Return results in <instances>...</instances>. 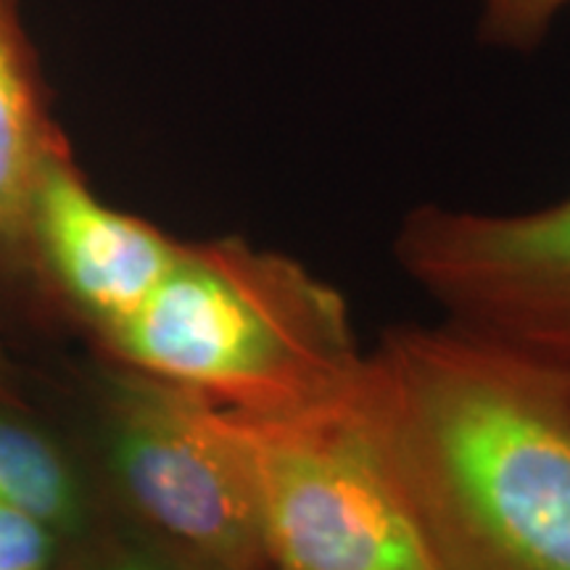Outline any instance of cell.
Listing matches in <instances>:
<instances>
[{"mask_svg":"<svg viewBox=\"0 0 570 570\" xmlns=\"http://www.w3.org/2000/svg\"><path fill=\"white\" fill-rule=\"evenodd\" d=\"M394 252L449 323L570 377V196L523 214L420 206Z\"/></svg>","mask_w":570,"mask_h":570,"instance_id":"5b68a950","label":"cell"},{"mask_svg":"<svg viewBox=\"0 0 570 570\" xmlns=\"http://www.w3.org/2000/svg\"><path fill=\"white\" fill-rule=\"evenodd\" d=\"M0 394H13L11 391V362L6 356L3 341H0Z\"/></svg>","mask_w":570,"mask_h":570,"instance_id":"7c38bea8","label":"cell"},{"mask_svg":"<svg viewBox=\"0 0 570 570\" xmlns=\"http://www.w3.org/2000/svg\"><path fill=\"white\" fill-rule=\"evenodd\" d=\"M63 570H223L140 531L111 512L106 523L69 544Z\"/></svg>","mask_w":570,"mask_h":570,"instance_id":"9c48e42d","label":"cell"},{"mask_svg":"<svg viewBox=\"0 0 570 570\" xmlns=\"http://www.w3.org/2000/svg\"><path fill=\"white\" fill-rule=\"evenodd\" d=\"M92 344L106 362L256 417L352 412L365 377L344 296L244 238L183 240L154 294Z\"/></svg>","mask_w":570,"mask_h":570,"instance_id":"7a4b0ae2","label":"cell"},{"mask_svg":"<svg viewBox=\"0 0 570 570\" xmlns=\"http://www.w3.org/2000/svg\"><path fill=\"white\" fill-rule=\"evenodd\" d=\"M225 415L267 570H436L417 520L354 410L315 417Z\"/></svg>","mask_w":570,"mask_h":570,"instance_id":"277c9868","label":"cell"},{"mask_svg":"<svg viewBox=\"0 0 570 570\" xmlns=\"http://www.w3.org/2000/svg\"><path fill=\"white\" fill-rule=\"evenodd\" d=\"M0 508L38 520L69 544L111 515L88 454L69 449L13 394H0Z\"/></svg>","mask_w":570,"mask_h":570,"instance_id":"ba28073f","label":"cell"},{"mask_svg":"<svg viewBox=\"0 0 570 570\" xmlns=\"http://www.w3.org/2000/svg\"><path fill=\"white\" fill-rule=\"evenodd\" d=\"M354 417L436 570H570V377L444 320L365 354Z\"/></svg>","mask_w":570,"mask_h":570,"instance_id":"6da1fadb","label":"cell"},{"mask_svg":"<svg viewBox=\"0 0 570 570\" xmlns=\"http://www.w3.org/2000/svg\"><path fill=\"white\" fill-rule=\"evenodd\" d=\"M69 541L59 533L21 515L0 508V570H63Z\"/></svg>","mask_w":570,"mask_h":570,"instance_id":"8fae6325","label":"cell"},{"mask_svg":"<svg viewBox=\"0 0 570 570\" xmlns=\"http://www.w3.org/2000/svg\"><path fill=\"white\" fill-rule=\"evenodd\" d=\"M67 146L19 0H0V281L35 285L32 196L48 159Z\"/></svg>","mask_w":570,"mask_h":570,"instance_id":"52a82bcc","label":"cell"},{"mask_svg":"<svg viewBox=\"0 0 570 570\" xmlns=\"http://www.w3.org/2000/svg\"><path fill=\"white\" fill-rule=\"evenodd\" d=\"M183 240L114 209L90 188L71 146L42 169L30 209L35 285L98 341L154 294Z\"/></svg>","mask_w":570,"mask_h":570,"instance_id":"8992f818","label":"cell"},{"mask_svg":"<svg viewBox=\"0 0 570 570\" xmlns=\"http://www.w3.org/2000/svg\"><path fill=\"white\" fill-rule=\"evenodd\" d=\"M481 32L494 46L531 51L570 0H481Z\"/></svg>","mask_w":570,"mask_h":570,"instance_id":"30bf717a","label":"cell"},{"mask_svg":"<svg viewBox=\"0 0 570 570\" xmlns=\"http://www.w3.org/2000/svg\"><path fill=\"white\" fill-rule=\"evenodd\" d=\"M90 465L117 518L223 570H267L225 407L106 362L92 391Z\"/></svg>","mask_w":570,"mask_h":570,"instance_id":"3957f363","label":"cell"}]
</instances>
